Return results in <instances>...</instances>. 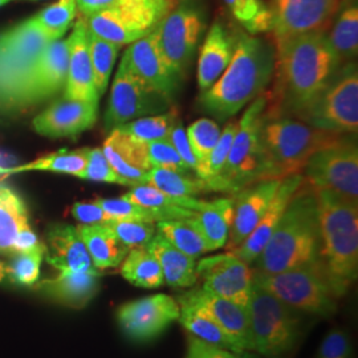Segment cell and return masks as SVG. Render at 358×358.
<instances>
[{"instance_id":"16","label":"cell","mask_w":358,"mask_h":358,"mask_svg":"<svg viewBox=\"0 0 358 358\" xmlns=\"http://www.w3.org/2000/svg\"><path fill=\"white\" fill-rule=\"evenodd\" d=\"M343 0H272L273 40L325 31Z\"/></svg>"},{"instance_id":"11","label":"cell","mask_w":358,"mask_h":358,"mask_svg":"<svg viewBox=\"0 0 358 358\" xmlns=\"http://www.w3.org/2000/svg\"><path fill=\"white\" fill-rule=\"evenodd\" d=\"M179 0H120L115 7L85 17L90 32L115 43L130 45L162 23Z\"/></svg>"},{"instance_id":"30","label":"cell","mask_w":358,"mask_h":358,"mask_svg":"<svg viewBox=\"0 0 358 358\" xmlns=\"http://www.w3.org/2000/svg\"><path fill=\"white\" fill-rule=\"evenodd\" d=\"M146 248L158 260L164 279L171 288H190L198 282L196 262L190 256L180 252L166 239L155 232L153 239L146 245Z\"/></svg>"},{"instance_id":"37","label":"cell","mask_w":358,"mask_h":358,"mask_svg":"<svg viewBox=\"0 0 358 358\" xmlns=\"http://www.w3.org/2000/svg\"><path fill=\"white\" fill-rule=\"evenodd\" d=\"M155 230L180 252L195 260L208 252L205 239L187 219L157 222Z\"/></svg>"},{"instance_id":"50","label":"cell","mask_w":358,"mask_h":358,"mask_svg":"<svg viewBox=\"0 0 358 358\" xmlns=\"http://www.w3.org/2000/svg\"><path fill=\"white\" fill-rule=\"evenodd\" d=\"M352 343L349 336L341 329H333L321 343L316 358H350Z\"/></svg>"},{"instance_id":"27","label":"cell","mask_w":358,"mask_h":358,"mask_svg":"<svg viewBox=\"0 0 358 358\" xmlns=\"http://www.w3.org/2000/svg\"><path fill=\"white\" fill-rule=\"evenodd\" d=\"M100 272H60L55 279L40 284V289L64 307H87L100 289Z\"/></svg>"},{"instance_id":"39","label":"cell","mask_w":358,"mask_h":358,"mask_svg":"<svg viewBox=\"0 0 358 358\" xmlns=\"http://www.w3.org/2000/svg\"><path fill=\"white\" fill-rule=\"evenodd\" d=\"M178 113L176 109L166 110L159 115H145L124 124L117 129L127 133L130 137L141 142L166 140L171 130L178 124Z\"/></svg>"},{"instance_id":"58","label":"cell","mask_w":358,"mask_h":358,"mask_svg":"<svg viewBox=\"0 0 358 358\" xmlns=\"http://www.w3.org/2000/svg\"><path fill=\"white\" fill-rule=\"evenodd\" d=\"M8 1H11V0H0V7H1V6H4V4H6V3H8Z\"/></svg>"},{"instance_id":"9","label":"cell","mask_w":358,"mask_h":358,"mask_svg":"<svg viewBox=\"0 0 358 358\" xmlns=\"http://www.w3.org/2000/svg\"><path fill=\"white\" fill-rule=\"evenodd\" d=\"M252 282L300 313L331 317L337 310V296L322 260L272 275L252 271Z\"/></svg>"},{"instance_id":"21","label":"cell","mask_w":358,"mask_h":358,"mask_svg":"<svg viewBox=\"0 0 358 358\" xmlns=\"http://www.w3.org/2000/svg\"><path fill=\"white\" fill-rule=\"evenodd\" d=\"M66 44L69 62L65 83V99L99 103L100 96L96 90L90 62V29L84 16L77 19L72 34L66 38Z\"/></svg>"},{"instance_id":"2","label":"cell","mask_w":358,"mask_h":358,"mask_svg":"<svg viewBox=\"0 0 358 358\" xmlns=\"http://www.w3.org/2000/svg\"><path fill=\"white\" fill-rule=\"evenodd\" d=\"M275 60L276 51L271 43L241 32L230 64L208 90L201 93V109L217 121L238 115L266 93L275 72Z\"/></svg>"},{"instance_id":"52","label":"cell","mask_w":358,"mask_h":358,"mask_svg":"<svg viewBox=\"0 0 358 358\" xmlns=\"http://www.w3.org/2000/svg\"><path fill=\"white\" fill-rule=\"evenodd\" d=\"M72 215L83 224H100L109 220L96 202H77L72 206Z\"/></svg>"},{"instance_id":"17","label":"cell","mask_w":358,"mask_h":358,"mask_svg":"<svg viewBox=\"0 0 358 358\" xmlns=\"http://www.w3.org/2000/svg\"><path fill=\"white\" fill-rule=\"evenodd\" d=\"M198 278L206 291L247 308L254 282L252 269L232 252L208 256L196 263Z\"/></svg>"},{"instance_id":"49","label":"cell","mask_w":358,"mask_h":358,"mask_svg":"<svg viewBox=\"0 0 358 358\" xmlns=\"http://www.w3.org/2000/svg\"><path fill=\"white\" fill-rule=\"evenodd\" d=\"M81 178L96 180V182H106V183H117L122 186H130L127 179L120 177L108 162L103 149H88V162L84 169Z\"/></svg>"},{"instance_id":"47","label":"cell","mask_w":358,"mask_h":358,"mask_svg":"<svg viewBox=\"0 0 358 358\" xmlns=\"http://www.w3.org/2000/svg\"><path fill=\"white\" fill-rule=\"evenodd\" d=\"M97 205L103 210L108 215L109 220H140V222H149L157 223V217L153 213L142 206L136 205L122 196L118 199H96Z\"/></svg>"},{"instance_id":"6","label":"cell","mask_w":358,"mask_h":358,"mask_svg":"<svg viewBox=\"0 0 358 358\" xmlns=\"http://www.w3.org/2000/svg\"><path fill=\"white\" fill-rule=\"evenodd\" d=\"M267 106L266 93L248 103L236 121L230 153L217 183V192H235L264 179H279L269 161L260 137V128Z\"/></svg>"},{"instance_id":"32","label":"cell","mask_w":358,"mask_h":358,"mask_svg":"<svg viewBox=\"0 0 358 358\" xmlns=\"http://www.w3.org/2000/svg\"><path fill=\"white\" fill-rule=\"evenodd\" d=\"M328 38L341 64L356 62L358 52V6L356 0H343Z\"/></svg>"},{"instance_id":"55","label":"cell","mask_w":358,"mask_h":358,"mask_svg":"<svg viewBox=\"0 0 358 358\" xmlns=\"http://www.w3.org/2000/svg\"><path fill=\"white\" fill-rule=\"evenodd\" d=\"M120 0H76L77 8L83 16L112 8Z\"/></svg>"},{"instance_id":"48","label":"cell","mask_w":358,"mask_h":358,"mask_svg":"<svg viewBox=\"0 0 358 358\" xmlns=\"http://www.w3.org/2000/svg\"><path fill=\"white\" fill-rule=\"evenodd\" d=\"M146 153L150 167L170 169L180 173H190L192 170L182 161L177 150L169 138L158 141L146 142Z\"/></svg>"},{"instance_id":"20","label":"cell","mask_w":358,"mask_h":358,"mask_svg":"<svg viewBox=\"0 0 358 358\" xmlns=\"http://www.w3.org/2000/svg\"><path fill=\"white\" fill-rule=\"evenodd\" d=\"M282 179H264L234 194V217L226 250L230 252L243 243L268 208Z\"/></svg>"},{"instance_id":"25","label":"cell","mask_w":358,"mask_h":358,"mask_svg":"<svg viewBox=\"0 0 358 358\" xmlns=\"http://www.w3.org/2000/svg\"><path fill=\"white\" fill-rule=\"evenodd\" d=\"M236 38L222 23H214L201 45L196 65V81L201 93L208 90L230 64Z\"/></svg>"},{"instance_id":"34","label":"cell","mask_w":358,"mask_h":358,"mask_svg":"<svg viewBox=\"0 0 358 358\" xmlns=\"http://www.w3.org/2000/svg\"><path fill=\"white\" fill-rule=\"evenodd\" d=\"M121 273L129 282L145 289L159 288L165 284L158 260L146 247L129 250L121 266Z\"/></svg>"},{"instance_id":"18","label":"cell","mask_w":358,"mask_h":358,"mask_svg":"<svg viewBox=\"0 0 358 358\" xmlns=\"http://www.w3.org/2000/svg\"><path fill=\"white\" fill-rule=\"evenodd\" d=\"M134 75L150 90L164 96L170 103L178 92L182 78L169 64L162 51L158 27L146 36L131 43L125 51Z\"/></svg>"},{"instance_id":"31","label":"cell","mask_w":358,"mask_h":358,"mask_svg":"<svg viewBox=\"0 0 358 358\" xmlns=\"http://www.w3.org/2000/svg\"><path fill=\"white\" fill-rule=\"evenodd\" d=\"M76 230L90 252L93 266L97 269L115 268L128 255V247L105 223L80 224Z\"/></svg>"},{"instance_id":"42","label":"cell","mask_w":358,"mask_h":358,"mask_svg":"<svg viewBox=\"0 0 358 358\" xmlns=\"http://www.w3.org/2000/svg\"><path fill=\"white\" fill-rule=\"evenodd\" d=\"M120 48V45L99 38L90 31V62L93 68L94 85L100 97L106 90Z\"/></svg>"},{"instance_id":"56","label":"cell","mask_w":358,"mask_h":358,"mask_svg":"<svg viewBox=\"0 0 358 358\" xmlns=\"http://www.w3.org/2000/svg\"><path fill=\"white\" fill-rule=\"evenodd\" d=\"M7 278V266H4L1 262H0V282L6 280Z\"/></svg>"},{"instance_id":"59","label":"cell","mask_w":358,"mask_h":358,"mask_svg":"<svg viewBox=\"0 0 358 358\" xmlns=\"http://www.w3.org/2000/svg\"><path fill=\"white\" fill-rule=\"evenodd\" d=\"M186 358H192V356H190V353L187 352V355H186Z\"/></svg>"},{"instance_id":"38","label":"cell","mask_w":358,"mask_h":358,"mask_svg":"<svg viewBox=\"0 0 358 358\" xmlns=\"http://www.w3.org/2000/svg\"><path fill=\"white\" fill-rule=\"evenodd\" d=\"M234 19L248 35L257 36L272 31V13L264 0H223Z\"/></svg>"},{"instance_id":"53","label":"cell","mask_w":358,"mask_h":358,"mask_svg":"<svg viewBox=\"0 0 358 358\" xmlns=\"http://www.w3.org/2000/svg\"><path fill=\"white\" fill-rule=\"evenodd\" d=\"M187 352L190 353L192 358H238V353L207 344L205 341H201L192 336L189 337Z\"/></svg>"},{"instance_id":"5","label":"cell","mask_w":358,"mask_h":358,"mask_svg":"<svg viewBox=\"0 0 358 358\" xmlns=\"http://www.w3.org/2000/svg\"><path fill=\"white\" fill-rule=\"evenodd\" d=\"M59 40L38 24L36 17L0 32V112L23 110L31 75L52 41Z\"/></svg>"},{"instance_id":"8","label":"cell","mask_w":358,"mask_h":358,"mask_svg":"<svg viewBox=\"0 0 358 358\" xmlns=\"http://www.w3.org/2000/svg\"><path fill=\"white\" fill-rule=\"evenodd\" d=\"M247 312L250 350H255L266 358L289 357L301 337L300 312L256 285L252 288Z\"/></svg>"},{"instance_id":"29","label":"cell","mask_w":358,"mask_h":358,"mask_svg":"<svg viewBox=\"0 0 358 358\" xmlns=\"http://www.w3.org/2000/svg\"><path fill=\"white\" fill-rule=\"evenodd\" d=\"M122 198L150 210L157 217V222L192 217L203 205V201L201 199L174 198L149 185L133 186L130 192L122 195Z\"/></svg>"},{"instance_id":"36","label":"cell","mask_w":358,"mask_h":358,"mask_svg":"<svg viewBox=\"0 0 358 358\" xmlns=\"http://www.w3.org/2000/svg\"><path fill=\"white\" fill-rule=\"evenodd\" d=\"M88 162V149L83 150H60L56 153L41 157L34 162L26 165L13 167V169H0V173L15 174L29 170H44L62 174H71L81 178V174Z\"/></svg>"},{"instance_id":"40","label":"cell","mask_w":358,"mask_h":358,"mask_svg":"<svg viewBox=\"0 0 358 358\" xmlns=\"http://www.w3.org/2000/svg\"><path fill=\"white\" fill-rule=\"evenodd\" d=\"M220 131L217 122L210 118H199L186 129L187 140L198 162L195 176L202 180L205 179L207 164L219 140Z\"/></svg>"},{"instance_id":"46","label":"cell","mask_w":358,"mask_h":358,"mask_svg":"<svg viewBox=\"0 0 358 358\" xmlns=\"http://www.w3.org/2000/svg\"><path fill=\"white\" fill-rule=\"evenodd\" d=\"M235 130H236V121H230L220 131L217 145L210 155L207 169H206L205 179H203L207 183L210 192H217V179H219L223 167L226 165Z\"/></svg>"},{"instance_id":"28","label":"cell","mask_w":358,"mask_h":358,"mask_svg":"<svg viewBox=\"0 0 358 358\" xmlns=\"http://www.w3.org/2000/svg\"><path fill=\"white\" fill-rule=\"evenodd\" d=\"M232 217L234 198H217L208 202L203 201L201 210L195 211L187 220L205 239L208 252H213L227 243Z\"/></svg>"},{"instance_id":"7","label":"cell","mask_w":358,"mask_h":358,"mask_svg":"<svg viewBox=\"0 0 358 358\" xmlns=\"http://www.w3.org/2000/svg\"><path fill=\"white\" fill-rule=\"evenodd\" d=\"M345 134L312 128L289 115H263L260 137L278 178L303 174L309 157Z\"/></svg>"},{"instance_id":"3","label":"cell","mask_w":358,"mask_h":358,"mask_svg":"<svg viewBox=\"0 0 358 358\" xmlns=\"http://www.w3.org/2000/svg\"><path fill=\"white\" fill-rule=\"evenodd\" d=\"M320 260L317 199L315 189L304 179L268 242L251 264V269L257 273L272 275L315 264Z\"/></svg>"},{"instance_id":"57","label":"cell","mask_w":358,"mask_h":358,"mask_svg":"<svg viewBox=\"0 0 358 358\" xmlns=\"http://www.w3.org/2000/svg\"><path fill=\"white\" fill-rule=\"evenodd\" d=\"M238 358H260V357H257V356H255V355H250V353H245V352H243V353H238Z\"/></svg>"},{"instance_id":"15","label":"cell","mask_w":358,"mask_h":358,"mask_svg":"<svg viewBox=\"0 0 358 358\" xmlns=\"http://www.w3.org/2000/svg\"><path fill=\"white\" fill-rule=\"evenodd\" d=\"M179 306L169 294H157L129 301L117 310L125 336L136 343H149L178 320Z\"/></svg>"},{"instance_id":"44","label":"cell","mask_w":358,"mask_h":358,"mask_svg":"<svg viewBox=\"0 0 358 358\" xmlns=\"http://www.w3.org/2000/svg\"><path fill=\"white\" fill-rule=\"evenodd\" d=\"M45 255V244L40 243L36 248L17 254L7 266V276L11 282L23 285H32L38 282L40 264Z\"/></svg>"},{"instance_id":"14","label":"cell","mask_w":358,"mask_h":358,"mask_svg":"<svg viewBox=\"0 0 358 358\" xmlns=\"http://www.w3.org/2000/svg\"><path fill=\"white\" fill-rule=\"evenodd\" d=\"M170 103L167 99L146 87L134 75L129 65L128 57L124 53L112 84L109 103L103 118L105 129L112 131L140 117L165 113Z\"/></svg>"},{"instance_id":"54","label":"cell","mask_w":358,"mask_h":358,"mask_svg":"<svg viewBox=\"0 0 358 358\" xmlns=\"http://www.w3.org/2000/svg\"><path fill=\"white\" fill-rule=\"evenodd\" d=\"M38 242L36 234L32 231L29 226H26L23 230L19 231V234L16 235L13 244V254H22L31 251L34 248L38 247Z\"/></svg>"},{"instance_id":"12","label":"cell","mask_w":358,"mask_h":358,"mask_svg":"<svg viewBox=\"0 0 358 358\" xmlns=\"http://www.w3.org/2000/svg\"><path fill=\"white\" fill-rule=\"evenodd\" d=\"M356 134L341 136L312 154L303 177L313 189H322L358 203V146Z\"/></svg>"},{"instance_id":"33","label":"cell","mask_w":358,"mask_h":358,"mask_svg":"<svg viewBox=\"0 0 358 358\" xmlns=\"http://www.w3.org/2000/svg\"><path fill=\"white\" fill-rule=\"evenodd\" d=\"M29 226L23 199L13 189L0 185V252L13 254V244L19 231Z\"/></svg>"},{"instance_id":"43","label":"cell","mask_w":358,"mask_h":358,"mask_svg":"<svg viewBox=\"0 0 358 358\" xmlns=\"http://www.w3.org/2000/svg\"><path fill=\"white\" fill-rule=\"evenodd\" d=\"M76 0H57L35 16L38 24L56 38H62L76 17Z\"/></svg>"},{"instance_id":"4","label":"cell","mask_w":358,"mask_h":358,"mask_svg":"<svg viewBox=\"0 0 358 358\" xmlns=\"http://www.w3.org/2000/svg\"><path fill=\"white\" fill-rule=\"evenodd\" d=\"M320 223L321 260L337 299L345 296L358 275V203L315 189Z\"/></svg>"},{"instance_id":"45","label":"cell","mask_w":358,"mask_h":358,"mask_svg":"<svg viewBox=\"0 0 358 358\" xmlns=\"http://www.w3.org/2000/svg\"><path fill=\"white\" fill-rule=\"evenodd\" d=\"M105 224L115 232V236L128 247H146L155 235V223L140 220H115L110 219Z\"/></svg>"},{"instance_id":"24","label":"cell","mask_w":358,"mask_h":358,"mask_svg":"<svg viewBox=\"0 0 358 358\" xmlns=\"http://www.w3.org/2000/svg\"><path fill=\"white\" fill-rule=\"evenodd\" d=\"M303 182V174H294L282 178L278 192L271 201L264 215L256 224L255 229L245 238L243 243L230 252L239 257L247 266H251L268 242L271 235L279 224L287 206L289 205L294 192L300 189Z\"/></svg>"},{"instance_id":"26","label":"cell","mask_w":358,"mask_h":358,"mask_svg":"<svg viewBox=\"0 0 358 358\" xmlns=\"http://www.w3.org/2000/svg\"><path fill=\"white\" fill-rule=\"evenodd\" d=\"M48 263L59 272H94L90 252L81 241L76 227L69 224H55L48 232L45 245Z\"/></svg>"},{"instance_id":"51","label":"cell","mask_w":358,"mask_h":358,"mask_svg":"<svg viewBox=\"0 0 358 358\" xmlns=\"http://www.w3.org/2000/svg\"><path fill=\"white\" fill-rule=\"evenodd\" d=\"M169 140L173 143L174 149L177 150L179 157L182 158V161L186 164V166L192 170V173H196L198 170V162L196 158L192 153L190 143L187 140V134H186V129L183 128V124L178 121V124L171 130Z\"/></svg>"},{"instance_id":"1","label":"cell","mask_w":358,"mask_h":358,"mask_svg":"<svg viewBox=\"0 0 358 358\" xmlns=\"http://www.w3.org/2000/svg\"><path fill=\"white\" fill-rule=\"evenodd\" d=\"M275 72L266 113L297 118L325 88L341 62L325 31L275 41Z\"/></svg>"},{"instance_id":"22","label":"cell","mask_w":358,"mask_h":358,"mask_svg":"<svg viewBox=\"0 0 358 358\" xmlns=\"http://www.w3.org/2000/svg\"><path fill=\"white\" fill-rule=\"evenodd\" d=\"M66 40H55L45 48L27 85L23 109L44 103L63 90L68 75Z\"/></svg>"},{"instance_id":"10","label":"cell","mask_w":358,"mask_h":358,"mask_svg":"<svg viewBox=\"0 0 358 358\" xmlns=\"http://www.w3.org/2000/svg\"><path fill=\"white\" fill-rule=\"evenodd\" d=\"M297 118L322 131L333 134H357L358 71L356 62L341 65L325 88Z\"/></svg>"},{"instance_id":"19","label":"cell","mask_w":358,"mask_h":358,"mask_svg":"<svg viewBox=\"0 0 358 358\" xmlns=\"http://www.w3.org/2000/svg\"><path fill=\"white\" fill-rule=\"evenodd\" d=\"M179 307H186L217 324L230 336L241 353L250 350V324L247 308L238 306L230 300L195 288L176 299Z\"/></svg>"},{"instance_id":"13","label":"cell","mask_w":358,"mask_h":358,"mask_svg":"<svg viewBox=\"0 0 358 358\" xmlns=\"http://www.w3.org/2000/svg\"><path fill=\"white\" fill-rule=\"evenodd\" d=\"M205 29V10L194 0H179L158 26L162 51L180 78L187 75Z\"/></svg>"},{"instance_id":"23","label":"cell","mask_w":358,"mask_h":358,"mask_svg":"<svg viewBox=\"0 0 358 358\" xmlns=\"http://www.w3.org/2000/svg\"><path fill=\"white\" fill-rule=\"evenodd\" d=\"M97 115L99 103L64 99L38 115L34 120V129L51 138L76 137L96 124Z\"/></svg>"},{"instance_id":"35","label":"cell","mask_w":358,"mask_h":358,"mask_svg":"<svg viewBox=\"0 0 358 358\" xmlns=\"http://www.w3.org/2000/svg\"><path fill=\"white\" fill-rule=\"evenodd\" d=\"M145 185H149L166 195L174 198H196L210 192L205 180L192 177L190 173H180L170 169L154 167L148 171Z\"/></svg>"},{"instance_id":"41","label":"cell","mask_w":358,"mask_h":358,"mask_svg":"<svg viewBox=\"0 0 358 358\" xmlns=\"http://www.w3.org/2000/svg\"><path fill=\"white\" fill-rule=\"evenodd\" d=\"M178 321L192 337L234 353H241L227 333L220 329L217 324L192 309L179 307Z\"/></svg>"}]
</instances>
